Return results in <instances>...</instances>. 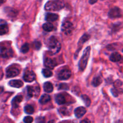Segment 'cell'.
<instances>
[{"mask_svg":"<svg viewBox=\"0 0 123 123\" xmlns=\"http://www.w3.org/2000/svg\"><path fill=\"white\" fill-rule=\"evenodd\" d=\"M48 46L49 52L52 55H55L59 52L61 48V43L55 36L50 37L48 39Z\"/></svg>","mask_w":123,"mask_h":123,"instance_id":"cell-1","label":"cell"},{"mask_svg":"<svg viewBox=\"0 0 123 123\" xmlns=\"http://www.w3.org/2000/svg\"><path fill=\"white\" fill-rule=\"evenodd\" d=\"M64 6L63 0H53L49 1L46 4L44 8L48 11L60 10Z\"/></svg>","mask_w":123,"mask_h":123,"instance_id":"cell-2","label":"cell"},{"mask_svg":"<svg viewBox=\"0 0 123 123\" xmlns=\"http://www.w3.org/2000/svg\"><path fill=\"white\" fill-rule=\"evenodd\" d=\"M90 51H91V47L90 46H88L84 50L82 56L79 64H78L79 69L80 72H83L86 67L90 55Z\"/></svg>","mask_w":123,"mask_h":123,"instance_id":"cell-3","label":"cell"},{"mask_svg":"<svg viewBox=\"0 0 123 123\" xmlns=\"http://www.w3.org/2000/svg\"><path fill=\"white\" fill-rule=\"evenodd\" d=\"M74 27L72 22L69 21H66L62 24L61 30L66 36H70L72 34Z\"/></svg>","mask_w":123,"mask_h":123,"instance_id":"cell-4","label":"cell"},{"mask_svg":"<svg viewBox=\"0 0 123 123\" xmlns=\"http://www.w3.org/2000/svg\"><path fill=\"white\" fill-rule=\"evenodd\" d=\"M20 72L17 67L13 66H9L6 69V76L7 78H13L19 74Z\"/></svg>","mask_w":123,"mask_h":123,"instance_id":"cell-5","label":"cell"},{"mask_svg":"<svg viewBox=\"0 0 123 123\" xmlns=\"http://www.w3.org/2000/svg\"><path fill=\"white\" fill-rule=\"evenodd\" d=\"M13 56V51L10 48H0V56L2 58H10Z\"/></svg>","mask_w":123,"mask_h":123,"instance_id":"cell-6","label":"cell"},{"mask_svg":"<svg viewBox=\"0 0 123 123\" xmlns=\"http://www.w3.org/2000/svg\"><path fill=\"white\" fill-rule=\"evenodd\" d=\"M72 75V72L69 69L64 68L60 71L58 74V78L60 80H67Z\"/></svg>","mask_w":123,"mask_h":123,"instance_id":"cell-7","label":"cell"},{"mask_svg":"<svg viewBox=\"0 0 123 123\" xmlns=\"http://www.w3.org/2000/svg\"><path fill=\"white\" fill-rule=\"evenodd\" d=\"M108 16L110 18H117L121 16V11L118 7H114L109 10Z\"/></svg>","mask_w":123,"mask_h":123,"instance_id":"cell-8","label":"cell"},{"mask_svg":"<svg viewBox=\"0 0 123 123\" xmlns=\"http://www.w3.org/2000/svg\"><path fill=\"white\" fill-rule=\"evenodd\" d=\"M36 75L32 71H27L25 73L23 76V79L26 82H31L36 79Z\"/></svg>","mask_w":123,"mask_h":123,"instance_id":"cell-9","label":"cell"},{"mask_svg":"<svg viewBox=\"0 0 123 123\" xmlns=\"http://www.w3.org/2000/svg\"><path fill=\"white\" fill-rule=\"evenodd\" d=\"M27 92L28 95L30 97H32L34 96H38L40 93L39 86H28L27 87Z\"/></svg>","mask_w":123,"mask_h":123,"instance_id":"cell-10","label":"cell"},{"mask_svg":"<svg viewBox=\"0 0 123 123\" xmlns=\"http://www.w3.org/2000/svg\"><path fill=\"white\" fill-rule=\"evenodd\" d=\"M44 64L48 68L53 69L56 66V61L54 60V59L50 58H46L44 59Z\"/></svg>","mask_w":123,"mask_h":123,"instance_id":"cell-11","label":"cell"},{"mask_svg":"<svg viewBox=\"0 0 123 123\" xmlns=\"http://www.w3.org/2000/svg\"><path fill=\"white\" fill-rule=\"evenodd\" d=\"M86 109L84 107H78L74 110V114L77 118H79L84 116L86 113Z\"/></svg>","mask_w":123,"mask_h":123,"instance_id":"cell-12","label":"cell"},{"mask_svg":"<svg viewBox=\"0 0 123 123\" xmlns=\"http://www.w3.org/2000/svg\"><path fill=\"white\" fill-rule=\"evenodd\" d=\"M23 96L21 95H18L16 96L15 97L13 98V99L12 101V105L13 108H17L19 106V105L20 102L22 101Z\"/></svg>","mask_w":123,"mask_h":123,"instance_id":"cell-13","label":"cell"},{"mask_svg":"<svg viewBox=\"0 0 123 123\" xmlns=\"http://www.w3.org/2000/svg\"><path fill=\"white\" fill-rule=\"evenodd\" d=\"M90 36H89L88 34H84L81 37H80L78 44V48H79V49H80V48H82V46H83V44H84L85 42H87V41L90 39Z\"/></svg>","mask_w":123,"mask_h":123,"instance_id":"cell-14","label":"cell"},{"mask_svg":"<svg viewBox=\"0 0 123 123\" xmlns=\"http://www.w3.org/2000/svg\"><path fill=\"white\" fill-rule=\"evenodd\" d=\"M8 85L12 87L20 88L23 86L24 83L20 80H12L8 82Z\"/></svg>","mask_w":123,"mask_h":123,"instance_id":"cell-15","label":"cell"},{"mask_svg":"<svg viewBox=\"0 0 123 123\" xmlns=\"http://www.w3.org/2000/svg\"><path fill=\"white\" fill-rule=\"evenodd\" d=\"M55 100H56V102L58 105H63L64 103H66V98H65L64 96H63L61 94H58L56 95L55 96Z\"/></svg>","mask_w":123,"mask_h":123,"instance_id":"cell-16","label":"cell"},{"mask_svg":"<svg viewBox=\"0 0 123 123\" xmlns=\"http://www.w3.org/2000/svg\"><path fill=\"white\" fill-rule=\"evenodd\" d=\"M43 89L45 92H48V93H50L52 92L54 90V86H53L52 84L49 82H47L44 84L43 85Z\"/></svg>","mask_w":123,"mask_h":123,"instance_id":"cell-17","label":"cell"},{"mask_svg":"<svg viewBox=\"0 0 123 123\" xmlns=\"http://www.w3.org/2000/svg\"><path fill=\"white\" fill-rule=\"evenodd\" d=\"M121 60V55L118 52H114L110 56V60L112 62H118Z\"/></svg>","mask_w":123,"mask_h":123,"instance_id":"cell-18","label":"cell"},{"mask_svg":"<svg viewBox=\"0 0 123 123\" xmlns=\"http://www.w3.org/2000/svg\"><path fill=\"white\" fill-rule=\"evenodd\" d=\"M58 18V16L55 13H48L46 16V20L48 22H54Z\"/></svg>","mask_w":123,"mask_h":123,"instance_id":"cell-19","label":"cell"},{"mask_svg":"<svg viewBox=\"0 0 123 123\" xmlns=\"http://www.w3.org/2000/svg\"><path fill=\"white\" fill-rule=\"evenodd\" d=\"M50 99H51V98H50V96L45 94H43V96H42V97H40L39 100V102L42 105L46 104L50 100Z\"/></svg>","mask_w":123,"mask_h":123,"instance_id":"cell-20","label":"cell"},{"mask_svg":"<svg viewBox=\"0 0 123 123\" xmlns=\"http://www.w3.org/2000/svg\"><path fill=\"white\" fill-rule=\"evenodd\" d=\"M54 25L52 24L50 22H47L46 24H43V30L47 32H50V31H52L54 30Z\"/></svg>","mask_w":123,"mask_h":123,"instance_id":"cell-21","label":"cell"},{"mask_svg":"<svg viewBox=\"0 0 123 123\" xmlns=\"http://www.w3.org/2000/svg\"><path fill=\"white\" fill-rule=\"evenodd\" d=\"M8 32V26L7 24L0 25V35H4Z\"/></svg>","mask_w":123,"mask_h":123,"instance_id":"cell-22","label":"cell"},{"mask_svg":"<svg viewBox=\"0 0 123 123\" xmlns=\"http://www.w3.org/2000/svg\"><path fill=\"white\" fill-rule=\"evenodd\" d=\"M102 82V79L100 76H97L95 77L94 78V79L92 80V85H93L94 86H98V85H100Z\"/></svg>","mask_w":123,"mask_h":123,"instance_id":"cell-23","label":"cell"},{"mask_svg":"<svg viewBox=\"0 0 123 123\" xmlns=\"http://www.w3.org/2000/svg\"><path fill=\"white\" fill-rule=\"evenodd\" d=\"M24 111L27 114H32L34 112V109L31 105H26L24 108Z\"/></svg>","mask_w":123,"mask_h":123,"instance_id":"cell-24","label":"cell"},{"mask_svg":"<svg viewBox=\"0 0 123 123\" xmlns=\"http://www.w3.org/2000/svg\"><path fill=\"white\" fill-rule=\"evenodd\" d=\"M81 98L82 99L83 102H84V103L85 104V105L87 107L90 106V105H91V100L89 98L88 96H86V95H82L81 96Z\"/></svg>","mask_w":123,"mask_h":123,"instance_id":"cell-25","label":"cell"},{"mask_svg":"<svg viewBox=\"0 0 123 123\" xmlns=\"http://www.w3.org/2000/svg\"><path fill=\"white\" fill-rule=\"evenodd\" d=\"M42 74H43V75L44 76L45 78H50V77H51L52 76L53 73L50 70H49L44 68V69L42 70Z\"/></svg>","mask_w":123,"mask_h":123,"instance_id":"cell-26","label":"cell"},{"mask_svg":"<svg viewBox=\"0 0 123 123\" xmlns=\"http://www.w3.org/2000/svg\"><path fill=\"white\" fill-rule=\"evenodd\" d=\"M29 50H30V46L28 43L24 44L20 48V52L23 54H26L29 51Z\"/></svg>","mask_w":123,"mask_h":123,"instance_id":"cell-27","label":"cell"},{"mask_svg":"<svg viewBox=\"0 0 123 123\" xmlns=\"http://www.w3.org/2000/svg\"><path fill=\"white\" fill-rule=\"evenodd\" d=\"M59 112L61 114L64 115H67L70 114L69 110L66 108H61L59 109Z\"/></svg>","mask_w":123,"mask_h":123,"instance_id":"cell-28","label":"cell"},{"mask_svg":"<svg viewBox=\"0 0 123 123\" xmlns=\"http://www.w3.org/2000/svg\"><path fill=\"white\" fill-rule=\"evenodd\" d=\"M69 89L68 85L66 84H60L58 86V90H68Z\"/></svg>","mask_w":123,"mask_h":123,"instance_id":"cell-29","label":"cell"},{"mask_svg":"<svg viewBox=\"0 0 123 123\" xmlns=\"http://www.w3.org/2000/svg\"><path fill=\"white\" fill-rule=\"evenodd\" d=\"M33 121V118L30 116L25 117L24 118V122L25 123H32Z\"/></svg>","mask_w":123,"mask_h":123,"instance_id":"cell-30","label":"cell"},{"mask_svg":"<svg viewBox=\"0 0 123 123\" xmlns=\"http://www.w3.org/2000/svg\"><path fill=\"white\" fill-rule=\"evenodd\" d=\"M36 123H45V118L43 117H37L36 120Z\"/></svg>","mask_w":123,"mask_h":123,"instance_id":"cell-31","label":"cell"},{"mask_svg":"<svg viewBox=\"0 0 123 123\" xmlns=\"http://www.w3.org/2000/svg\"><path fill=\"white\" fill-rule=\"evenodd\" d=\"M4 108L5 105L4 103H0V118L2 116V114H3L4 111Z\"/></svg>","mask_w":123,"mask_h":123,"instance_id":"cell-32","label":"cell"},{"mask_svg":"<svg viewBox=\"0 0 123 123\" xmlns=\"http://www.w3.org/2000/svg\"><path fill=\"white\" fill-rule=\"evenodd\" d=\"M41 46H42V44L40 42H34V47L37 50L38 49H40L41 48Z\"/></svg>","mask_w":123,"mask_h":123,"instance_id":"cell-33","label":"cell"},{"mask_svg":"<svg viewBox=\"0 0 123 123\" xmlns=\"http://www.w3.org/2000/svg\"><path fill=\"white\" fill-rule=\"evenodd\" d=\"M121 85H122V82H121V80H117V81L115 82V83H114V86H115V88L120 87V86H121Z\"/></svg>","mask_w":123,"mask_h":123,"instance_id":"cell-34","label":"cell"},{"mask_svg":"<svg viewBox=\"0 0 123 123\" xmlns=\"http://www.w3.org/2000/svg\"><path fill=\"white\" fill-rule=\"evenodd\" d=\"M111 92L115 97H117L118 95V91L117 89H112Z\"/></svg>","mask_w":123,"mask_h":123,"instance_id":"cell-35","label":"cell"},{"mask_svg":"<svg viewBox=\"0 0 123 123\" xmlns=\"http://www.w3.org/2000/svg\"><path fill=\"white\" fill-rule=\"evenodd\" d=\"M80 123H91V122H90V120H88V119H84L82 121H81V122Z\"/></svg>","mask_w":123,"mask_h":123,"instance_id":"cell-36","label":"cell"},{"mask_svg":"<svg viewBox=\"0 0 123 123\" xmlns=\"http://www.w3.org/2000/svg\"><path fill=\"white\" fill-rule=\"evenodd\" d=\"M97 1V0H90V1H89V2H90V3L91 4H93L96 3Z\"/></svg>","mask_w":123,"mask_h":123,"instance_id":"cell-37","label":"cell"},{"mask_svg":"<svg viewBox=\"0 0 123 123\" xmlns=\"http://www.w3.org/2000/svg\"><path fill=\"white\" fill-rule=\"evenodd\" d=\"M6 0H0V6H1V5L3 3H4L5 1H6Z\"/></svg>","mask_w":123,"mask_h":123,"instance_id":"cell-38","label":"cell"},{"mask_svg":"<svg viewBox=\"0 0 123 123\" xmlns=\"http://www.w3.org/2000/svg\"><path fill=\"white\" fill-rule=\"evenodd\" d=\"M3 91V88L2 87H0V94Z\"/></svg>","mask_w":123,"mask_h":123,"instance_id":"cell-39","label":"cell"},{"mask_svg":"<svg viewBox=\"0 0 123 123\" xmlns=\"http://www.w3.org/2000/svg\"><path fill=\"white\" fill-rule=\"evenodd\" d=\"M48 123H55V121H53V120H51V121H49V122H48Z\"/></svg>","mask_w":123,"mask_h":123,"instance_id":"cell-40","label":"cell"},{"mask_svg":"<svg viewBox=\"0 0 123 123\" xmlns=\"http://www.w3.org/2000/svg\"><path fill=\"white\" fill-rule=\"evenodd\" d=\"M66 123V122H62V123Z\"/></svg>","mask_w":123,"mask_h":123,"instance_id":"cell-41","label":"cell"},{"mask_svg":"<svg viewBox=\"0 0 123 123\" xmlns=\"http://www.w3.org/2000/svg\"></svg>","mask_w":123,"mask_h":123,"instance_id":"cell-42","label":"cell"}]
</instances>
